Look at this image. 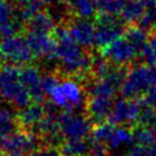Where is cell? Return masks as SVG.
<instances>
[{
  "label": "cell",
  "mask_w": 156,
  "mask_h": 156,
  "mask_svg": "<svg viewBox=\"0 0 156 156\" xmlns=\"http://www.w3.org/2000/svg\"><path fill=\"white\" fill-rule=\"evenodd\" d=\"M138 25L146 31H154L156 29V0H148V6Z\"/></svg>",
  "instance_id": "26"
},
{
  "label": "cell",
  "mask_w": 156,
  "mask_h": 156,
  "mask_svg": "<svg viewBox=\"0 0 156 156\" xmlns=\"http://www.w3.org/2000/svg\"><path fill=\"white\" fill-rule=\"evenodd\" d=\"M141 105L142 100L123 97V99L115 101L112 110L107 121L116 125L136 124Z\"/></svg>",
  "instance_id": "9"
},
{
  "label": "cell",
  "mask_w": 156,
  "mask_h": 156,
  "mask_svg": "<svg viewBox=\"0 0 156 156\" xmlns=\"http://www.w3.org/2000/svg\"><path fill=\"white\" fill-rule=\"evenodd\" d=\"M60 83V78L58 75L53 73H46L43 75V90L45 95H47L58 84Z\"/></svg>",
  "instance_id": "28"
},
{
  "label": "cell",
  "mask_w": 156,
  "mask_h": 156,
  "mask_svg": "<svg viewBox=\"0 0 156 156\" xmlns=\"http://www.w3.org/2000/svg\"><path fill=\"white\" fill-rule=\"evenodd\" d=\"M16 4H19L21 7H23V6L28 5V4H30V2H32V1H36V0H14ZM41 1V0H40Z\"/></svg>",
  "instance_id": "33"
},
{
  "label": "cell",
  "mask_w": 156,
  "mask_h": 156,
  "mask_svg": "<svg viewBox=\"0 0 156 156\" xmlns=\"http://www.w3.org/2000/svg\"><path fill=\"white\" fill-rule=\"evenodd\" d=\"M27 38L34 54V58H43L47 61H56L58 41L54 34L28 31Z\"/></svg>",
  "instance_id": "11"
},
{
  "label": "cell",
  "mask_w": 156,
  "mask_h": 156,
  "mask_svg": "<svg viewBox=\"0 0 156 156\" xmlns=\"http://www.w3.org/2000/svg\"><path fill=\"white\" fill-rule=\"evenodd\" d=\"M125 0H95L97 14L121 15Z\"/></svg>",
  "instance_id": "25"
},
{
  "label": "cell",
  "mask_w": 156,
  "mask_h": 156,
  "mask_svg": "<svg viewBox=\"0 0 156 156\" xmlns=\"http://www.w3.org/2000/svg\"><path fill=\"white\" fill-rule=\"evenodd\" d=\"M46 114V107L40 105V102L31 103L20 110L17 114V122L24 130H36L39 123L45 118Z\"/></svg>",
  "instance_id": "16"
},
{
  "label": "cell",
  "mask_w": 156,
  "mask_h": 156,
  "mask_svg": "<svg viewBox=\"0 0 156 156\" xmlns=\"http://www.w3.org/2000/svg\"><path fill=\"white\" fill-rule=\"evenodd\" d=\"M136 125L156 129V109L149 103H147L145 100H142L141 109L138 116Z\"/></svg>",
  "instance_id": "27"
},
{
  "label": "cell",
  "mask_w": 156,
  "mask_h": 156,
  "mask_svg": "<svg viewBox=\"0 0 156 156\" xmlns=\"http://www.w3.org/2000/svg\"><path fill=\"white\" fill-rule=\"evenodd\" d=\"M123 36L141 54L144 48H145V46H146V44L148 43V40H149V38H148V31L144 30L139 25H136V27L131 25V27L126 28L125 31H124V34H123Z\"/></svg>",
  "instance_id": "23"
},
{
  "label": "cell",
  "mask_w": 156,
  "mask_h": 156,
  "mask_svg": "<svg viewBox=\"0 0 156 156\" xmlns=\"http://www.w3.org/2000/svg\"><path fill=\"white\" fill-rule=\"evenodd\" d=\"M30 156H62V154L55 146H46L37 147L30 153Z\"/></svg>",
  "instance_id": "30"
},
{
  "label": "cell",
  "mask_w": 156,
  "mask_h": 156,
  "mask_svg": "<svg viewBox=\"0 0 156 156\" xmlns=\"http://www.w3.org/2000/svg\"><path fill=\"white\" fill-rule=\"evenodd\" d=\"M58 125L62 139H85L92 133V123L88 116L71 110L58 112Z\"/></svg>",
  "instance_id": "6"
},
{
  "label": "cell",
  "mask_w": 156,
  "mask_h": 156,
  "mask_svg": "<svg viewBox=\"0 0 156 156\" xmlns=\"http://www.w3.org/2000/svg\"><path fill=\"white\" fill-rule=\"evenodd\" d=\"M28 31L34 32H44V34H54L55 32V20L48 12L40 10L39 13L34 15L27 22Z\"/></svg>",
  "instance_id": "19"
},
{
  "label": "cell",
  "mask_w": 156,
  "mask_h": 156,
  "mask_svg": "<svg viewBox=\"0 0 156 156\" xmlns=\"http://www.w3.org/2000/svg\"><path fill=\"white\" fill-rule=\"evenodd\" d=\"M5 156H23V155H20V154H6Z\"/></svg>",
  "instance_id": "36"
},
{
  "label": "cell",
  "mask_w": 156,
  "mask_h": 156,
  "mask_svg": "<svg viewBox=\"0 0 156 156\" xmlns=\"http://www.w3.org/2000/svg\"><path fill=\"white\" fill-rule=\"evenodd\" d=\"M87 156H110V153L107 147L103 146L102 144H99L93 140V146Z\"/></svg>",
  "instance_id": "31"
},
{
  "label": "cell",
  "mask_w": 156,
  "mask_h": 156,
  "mask_svg": "<svg viewBox=\"0 0 156 156\" xmlns=\"http://www.w3.org/2000/svg\"><path fill=\"white\" fill-rule=\"evenodd\" d=\"M126 156H156V146L144 147L136 145L130 148Z\"/></svg>",
  "instance_id": "29"
},
{
  "label": "cell",
  "mask_w": 156,
  "mask_h": 156,
  "mask_svg": "<svg viewBox=\"0 0 156 156\" xmlns=\"http://www.w3.org/2000/svg\"><path fill=\"white\" fill-rule=\"evenodd\" d=\"M149 41H151V43L154 45V46H156V29L154 30V34H153V36H151V38H149Z\"/></svg>",
  "instance_id": "34"
},
{
  "label": "cell",
  "mask_w": 156,
  "mask_h": 156,
  "mask_svg": "<svg viewBox=\"0 0 156 156\" xmlns=\"http://www.w3.org/2000/svg\"><path fill=\"white\" fill-rule=\"evenodd\" d=\"M0 58L7 63L25 66L34 61V54L27 37L14 34L0 38Z\"/></svg>",
  "instance_id": "5"
},
{
  "label": "cell",
  "mask_w": 156,
  "mask_h": 156,
  "mask_svg": "<svg viewBox=\"0 0 156 156\" xmlns=\"http://www.w3.org/2000/svg\"><path fill=\"white\" fill-rule=\"evenodd\" d=\"M115 103V99L110 98L97 97V95H88L86 100V112L88 117L94 122L102 123L108 119Z\"/></svg>",
  "instance_id": "15"
},
{
  "label": "cell",
  "mask_w": 156,
  "mask_h": 156,
  "mask_svg": "<svg viewBox=\"0 0 156 156\" xmlns=\"http://www.w3.org/2000/svg\"><path fill=\"white\" fill-rule=\"evenodd\" d=\"M92 146L93 141L87 138L66 140L60 148V151L63 156H87Z\"/></svg>",
  "instance_id": "21"
},
{
  "label": "cell",
  "mask_w": 156,
  "mask_h": 156,
  "mask_svg": "<svg viewBox=\"0 0 156 156\" xmlns=\"http://www.w3.org/2000/svg\"><path fill=\"white\" fill-rule=\"evenodd\" d=\"M44 2V5H47V4H53L54 0H41Z\"/></svg>",
  "instance_id": "35"
},
{
  "label": "cell",
  "mask_w": 156,
  "mask_h": 156,
  "mask_svg": "<svg viewBox=\"0 0 156 156\" xmlns=\"http://www.w3.org/2000/svg\"><path fill=\"white\" fill-rule=\"evenodd\" d=\"M148 6V0H125L121 19L125 24H134L141 19Z\"/></svg>",
  "instance_id": "18"
},
{
  "label": "cell",
  "mask_w": 156,
  "mask_h": 156,
  "mask_svg": "<svg viewBox=\"0 0 156 156\" xmlns=\"http://www.w3.org/2000/svg\"><path fill=\"white\" fill-rule=\"evenodd\" d=\"M21 79L34 102H41L45 97L43 90V75L38 68L31 64H25L21 68Z\"/></svg>",
  "instance_id": "14"
},
{
  "label": "cell",
  "mask_w": 156,
  "mask_h": 156,
  "mask_svg": "<svg viewBox=\"0 0 156 156\" xmlns=\"http://www.w3.org/2000/svg\"><path fill=\"white\" fill-rule=\"evenodd\" d=\"M0 100L20 109L32 102V98L21 79V68L16 64L6 63L0 67Z\"/></svg>",
  "instance_id": "2"
},
{
  "label": "cell",
  "mask_w": 156,
  "mask_h": 156,
  "mask_svg": "<svg viewBox=\"0 0 156 156\" xmlns=\"http://www.w3.org/2000/svg\"><path fill=\"white\" fill-rule=\"evenodd\" d=\"M125 31V23L115 15L97 14L95 19V46L103 48Z\"/></svg>",
  "instance_id": "7"
},
{
  "label": "cell",
  "mask_w": 156,
  "mask_h": 156,
  "mask_svg": "<svg viewBox=\"0 0 156 156\" xmlns=\"http://www.w3.org/2000/svg\"><path fill=\"white\" fill-rule=\"evenodd\" d=\"M75 17L91 19L97 15L95 0H61Z\"/></svg>",
  "instance_id": "20"
},
{
  "label": "cell",
  "mask_w": 156,
  "mask_h": 156,
  "mask_svg": "<svg viewBox=\"0 0 156 156\" xmlns=\"http://www.w3.org/2000/svg\"><path fill=\"white\" fill-rule=\"evenodd\" d=\"M17 122V115L7 106H0V140L15 132Z\"/></svg>",
  "instance_id": "22"
},
{
  "label": "cell",
  "mask_w": 156,
  "mask_h": 156,
  "mask_svg": "<svg viewBox=\"0 0 156 156\" xmlns=\"http://www.w3.org/2000/svg\"><path fill=\"white\" fill-rule=\"evenodd\" d=\"M133 132V139L136 145L144 147L156 146V129L136 125Z\"/></svg>",
  "instance_id": "24"
},
{
  "label": "cell",
  "mask_w": 156,
  "mask_h": 156,
  "mask_svg": "<svg viewBox=\"0 0 156 156\" xmlns=\"http://www.w3.org/2000/svg\"><path fill=\"white\" fill-rule=\"evenodd\" d=\"M145 101L156 109V88H154V90H151V92L147 93L145 95Z\"/></svg>",
  "instance_id": "32"
},
{
  "label": "cell",
  "mask_w": 156,
  "mask_h": 156,
  "mask_svg": "<svg viewBox=\"0 0 156 156\" xmlns=\"http://www.w3.org/2000/svg\"><path fill=\"white\" fill-rule=\"evenodd\" d=\"M61 87L63 91L67 102L69 106V110L76 112V109H80L86 105L85 101V93L80 83H78L73 78H66L61 80Z\"/></svg>",
  "instance_id": "17"
},
{
  "label": "cell",
  "mask_w": 156,
  "mask_h": 156,
  "mask_svg": "<svg viewBox=\"0 0 156 156\" xmlns=\"http://www.w3.org/2000/svg\"><path fill=\"white\" fill-rule=\"evenodd\" d=\"M54 36L58 41L56 61L66 75L78 77L91 71L93 58L73 40L67 27L56 28Z\"/></svg>",
  "instance_id": "1"
},
{
  "label": "cell",
  "mask_w": 156,
  "mask_h": 156,
  "mask_svg": "<svg viewBox=\"0 0 156 156\" xmlns=\"http://www.w3.org/2000/svg\"><path fill=\"white\" fill-rule=\"evenodd\" d=\"M100 54L109 63L117 67H125L141 55V53L124 36L117 38L106 47L101 48Z\"/></svg>",
  "instance_id": "8"
},
{
  "label": "cell",
  "mask_w": 156,
  "mask_h": 156,
  "mask_svg": "<svg viewBox=\"0 0 156 156\" xmlns=\"http://www.w3.org/2000/svg\"><path fill=\"white\" fill-rule=\"evenodd\" d=\"M67 28L73 40L85 49L95 45V23L91 19L75 17L69 21Z\"/></svg>",
  "instance_id": "12"
},
{
  "label": "cell",
  "mask_w": 156,
  "mask_h": 156,
  "mask_svg": "<svg viewBox=\"0 0 156 156\" xmlns=\"http://www.w3.org/2000/svg\"><path fill=\"white\" fill-rule=\"evenodd\" d=\"M154 88H156V66L136 64L127 70L121 93L124 98L138 99Z\"/></svg>",
  "instance_id": "3"
},
{
  "label": "cell",
  "mask_w": 156,
  "mask_h": 156,
  "mask_svg": "<svg viewBox=\"0 0 156 156\" xmlns=\"http://www.w3.org/2000/svg\"><path fill=\"white\" fill-rule=\"evenodd\" d=\"M93 140L106 146L109 151H118L130 147L134 142L133 132L125 125L110 122L99 123L92 131Z\"/></svg>",
  "instance_id": "4"
},
{
  "label": "cell",
  "mask_w": 156,
  "mask_h": 156,
  "mask_svg": "<svg viewBox=\"0 0 156 156\" xmlns=\"http://www.w3.org/2000/svg\"><path fill=\"white\" fill-rule=\"evenodd\" d=\"M22 23L12 0H0V38L17 34Z\"/></svg>",
  "instance_id": "13"
},
{
  "label": "cell",
  "mask_w": 156,
  "mask_h": 156,
  "mask_svg": "<svg viewBox=\"0 0 156 156\" xmlns=\"http://www.w3.org/2000/svg\"><path fill=\"white\" fill-rule=\"evenodd\" d=\"M38 138L34 132H13L2 140H0V151L5 154L24 155L37 148Z\"/></svg>",
  "instance_id": "10"
}]
</instances>
